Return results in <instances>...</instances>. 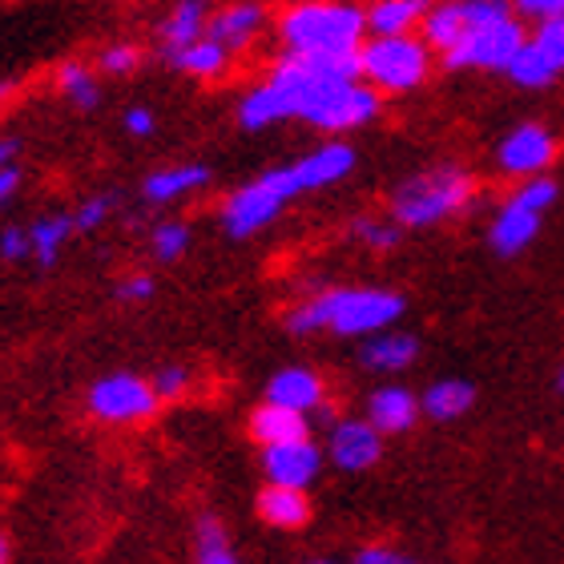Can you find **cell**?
I'll list each match as a JSON object with an SVG mask.
<instances>
[{
  "label": "cell",
  "mask_w": 564,
  "mask_h": 564,
  "mask_svg": "<svg viewBox=\"0 0 564 564\" xmlns=\"http://www.w3.org/2000/svg\"><path fill=\"white\" fill-rule=\"evenodd\" d=\"M113 294L121 303H145V299H153V274H130L113 286Z\"/></svg>",
  "instance_id": "38"
},
{
  "label": "cell",
  "mask_w": 564,
  "mask_h": 564,
  "mask_svg": "<svg viewBox=\"0 0 564 564\" xmlns=\"http://www.w3.org/2000/svg\"><path fill=\"white\" fill-rule=\"evenodd\" d=\"M77 235V226H73V214H41L36 223H29V242H33V262L41 271L48 267H57L61 250L65 242Z\"/></svg>",
  "instance_id": "24"
},
{
  "label": "cell",
  "mask_w": 564,
  "mask_h": 564,
  "mask_svg": "<svg viewBox=\"0 0 564 564\" xmlns=\"http://www.w3.org/2000/svg\"><path fill=\"white\" fill-rule=\"evenodd\" d=\"M323 468L318 447L311 444V435L303 440H286V444L262 447V471L271 484H291V488H306Z\"/></svg>",
  "instance_id": "11"
},
{
  "label": "cell",
  "mask_w": 564,
  "mask_h": 564,
  "mask_svg": "<svg viewBox=\"0 0 564 564\" xmlns=\"http://www.w3.org/2000/svg\"><path fill=\"white\" fill-rule=\"evenodd\" d=\"M294 170V182L303 189H323V186H335L339 177H347L355 170V150L351 145H343V141H327V145H318L315 153H306L299 162H291Z\"/></svg>",
  "instance_id": "12"
},
{
  "label": "cell",
  "mask_w": 564,
  "mask_h": 564,
  "mask_svg": "<svg viewBox=\"0 0 564 564\" xmlns=\"http://www.w3.org/2000/svg\"><path fill=\"white\" fill-rule=\"evenodd\" d=\"M282 118H294V101L286 97L279 82H267L259 89H250L242 97V106H238V121H242V130H267L274 121Z\"/></svg>",
  "instance_id": "21"
},
{
  "label": "cell",
  "mask_w": 564,
  "mask_h": 564,
  "mask_svg": "<svg viewBox=\"0 0 564 564\" xmlns=\"http://www.w3.org/2000/svg\"><path fill=\"white\" fill-rule=\"evenodd\" d=\"M194 556L202 564H235V544L226 536V529L214 517H202L198 529H194Z\"/></svg>",
  "instance_id": "29"
},
{
  "label": "cell",
  "mask_w": 564,
  "mask_h": 564,
  "mask_svg": "<svg viewBox=\"0 0 564 564\" xmlns=\"http://www.w3.org/2000/svg\"><path fill=\"white\" fill-rule=\"evenodd\" d=\"M311 435V423H306V412H294V408H282V403H262L250 415V440L262 447L271 444H286V440H303Z\"/></svg>",
  "instance_id": "16"
},
{
  "label": "cell",
  "mask_w": 564,
  "mask_h": 564,
  "mask_svg": "<svg viewBox=\"0 0 564 564\" xmlns=\"http://www.w3.org/2000/svg\"><path fill=\"white\" fill-rule=\"evenodd\" d=\"M367 420L383 435H400L420 420V400L408 388H379L367 403Z\"/></svg>",
  "instance_id": "18"
},
{
  "label": "cell",
  "mask_w": 564,
  "mask_h": 564,
  "mask_svg": "<svg viewBox=\"0 0 564 564\" xmlns=\"http://www.w3.org/2000/svg\"><path fill=\"white\" fill-rule=\"evenodd\" d=\"M121 126H126L130 138H150V133L158 130V118H153L150 106H130L126 109V118H121Z\"/></svg>",
  "instance_id": "39"
},
{
  "label": "cell",
  "mask_w": 564,
  "mask_h": 564,
  "mask_svg": "<svg viewBox=\"0 0 564 564\" xmlns=\"http://www.w3.org/2000/svg\"><path fill=\"white\" fill-rule=\"evenodd\" d=\"M415 355H420V339H415V335H403V330H376V335L364 343L359 359H364V367H371V371H400V367L412 364Z\"/></svg>",
  "instance_id": "22"
},
{
  "label": "cell",
  "mask_w": 564,
  "mask_h": 564,
  "mask_svg": "<svg viewBox=\"0 0 564 564\" xmlns=\"http://www.w3.org/2000/svg\"><path fill=\"white\" fill-rule=\"evenodd\" d=\"M532 45L541 48L544 57H549V65L561 73L564 69V17H544L536 36H532Z\"/></svg>",
  "instance_id": "33"
},
{
  "label": "cell",
  "mask_w": 564,
  "mask_h": 564,
  "mask_svg": "<svg viewBox=\"0 0 564 564\" xmlns=\"http://www.w3.org/2000/svg\"><path fill=\"white\" fill-rule=\"evenodd\" d=\"M141 61H145V53H141L133 41H113V45L101 48V57H97V69L109 73V77H130V73H138Z\"/></svg>",
  "instance_id": "31"
},
{
  "label": "cell",
  "mask_w": 564,
  "mask_h": 564,
  "mask_svg": "<svg viewBox=\"0 0 564 564\" xmlns=\"http://www.w3.org/2000/svg\"><path fill=\"white\" fill-rule=\"evenodd\" d=\"M512 9L544 21V17H564V0H512Z\"/></svg>",
  "instance_id": "41"
},
{
  "label": "cell",
  "mask_w": 564,
  "mask_h": 564,
  "mask_svg": "<svg viewBox=\"0 0 564 564\" xmlns=\"http://www.w3.org/2000/svg\"><path fill=\"white\" fill-rule=\"evenodd\" d=\"M206 186H210V170L206 165H165V170H153L141 182V198L150 202V206H170V202L186 198V194Z\"/></svg>",
  "instance_id": "14"
},
{
  "label": "cell",
  "mask_w": 564,
  "mask_h": 564,
  "mask_svg": "<svg viewBox=\"0 0 564 564\" xmlns=\"http://www.w3.org/2000/svg\"><path fill=\"white\" fill-rule=\"evenodd\" d=\"M267 400L294 412H315V403H323V379L306 367H286L267 383Z\"/></svg>",
  "instance_id": "19"
},
{
  "label": "cell",
  "mask_w": 564,
  "mask_h": 564,
  "mask_svg": "<svg viewBox=\"0 0 564 564\" xmlns=\"http://www.w3.org/2000/svg\"><path fill=\"white\" fill-rule=\"evenodd\" d=\"M85 408L101 423H145L158 415L162 395L153 391L150 379L133 376V371H113L89 383L85 391Z\"/></svg>",
  "instance_id": "7"
},
{
  "label": "cell",
  "mask_w": 564,
  "mask_h": 564,
  "mask_svg": "<svg viewBox=\"0 0 564 564\" xmlns=\"http://www.w3.org/2000/svg\"><path fill=\"white\" fill-rule=\"evenodd\" d=\"M109 214H113V194H94L73 210V226H77V235H94L109 223Z\"/></svg>",
  "instance_id": "32"
},
{
  "label": "cell",
  "mask_w": 564,
  "mask_h": 564,
  "mask_svg": "<svg viewBox=\"0 0 564 564\" xmlns=\"http://www.w3.org/2000/svg\"><path fill=\"white\" fill-rule=\"evenodd\" d=\"M9 553H12V541H9V532L0 529V564L9 561Z\"/></svg>",
  "instance_id": "44"
},
{
  "label": "cell",
  "mask_w": 564,
  "mask_h": 564,
  "mask_svg": "<svg viewBox=\"0 0 564 564\" xmlns=\"http://www.w3.org/2000/svg\"><path fill=\"white\" fill-rule=\"evenodd\" d=\"M556 194H561V186H556L553 177H544V174H532L524 186L512 194V198L520 202V206H529V210H536V214H544L549 206L556 202Z\"/></svg>",
  "instance_id": "34"
},
{
  "label": "cell",
  "mask_w": 564,
  "mask_h": 564,
  "mask_svg": "<svg viewBox=\"0 0 564 564\" xmlns=\"http://www.w3.org/2000/svg\"><path fill=\"white\" fill-rule=\"evenodd\" d=\"M17 153H21V141L12 138V133H0V165L17 162Z\"/></svg>",
  "instance_id": "43"
},
{
  "label": "cell",
  "mask_w": 564,
  "mask_h": 564,
  "mask_svg": "<svg viewBox=\"0 0 564 564\" xmlns=\"http://www.w3.org/2000/svg\"><path fill=\"white\" fill-rule=\"evenodd\" d=\"M12 89H17V85H12V82H0V106H4V101H9V97H12Z\"/></svg>",
  "instance_id": "45"
},
{
  "label": "cell",
  "mask_w": 564,
  "mask_h": 564,
  "mask_svg": "<svg viewBox=\"0 0 564 564\" xmlns=\"http://www.w3.org/2000/svg\"><path fill=\"white\" fill-rule=\"evenodd\" d=\"M303 186L294 182L291 165H279V170H267L262 177H254L250 186L235 189L230 198L223 202V230L230 238H250L259 235L262 226H271L282 214V206L291 198H299Z\"/></svg>",
  "instance_id": "5"
},
{
  "label": "cell",
  "mask_w": 564,
  "mask_h": 564,
  "mask_svg": "<svg viewBox=\"0 0 564 564\" xmlns=\"http://www.w3.org/2000/svg\"><path fill=\"white\" fill-rule=\"evenodd\" d=\"M206 0H177L174 9L165 12V21L158 24V45H162V57L165 53H174V48L189 45V41H198L206 36Z\"/></svg>",
  "instance_id": "20"
},
{
  "label": "cell",
  "mask_w": 564,
  "mask_h": 564,
  "mask_svg": "<svg viewBox=\"0 0 564 564\" xmlns=\"http://www.w3.org/2000/svg\"><path fill=\"white\" fill-rule=\"evenodd\" d=\"M524 24L512 17V12H500V17H484V21H471L464 33L444 48V65L447 69H505L508 57L524 45Z\"/></svg>",
  "instance_id": "6"
},
{
  "label": "cell",
  "mask_w": 564,
  "mask_h": 564,
  "mask_svg": "<svg viewBox=\"0 0 564 564\" xmlns=\"http://www.w3.org/2000/svg\"><path fill=\"white\" fill-rule=\"evenodd\" d=\"M403 318V299L395 291H376V286H343V291H323L318 299H306L286 315V327L294 335L311 330H335V335H376V330L395 327Z\"/></svg>",
  "instance_id": "1"
},
{
  "label": "cell",
  "mask_w": 564,
  "mask_h": 564,
  "mask_svg": "<svg viewBox=\"0 0 564 564\" xmlns=\"http://www.w3.org/2000/svg\"><path fill=\"white\" fill-rule=\"evenodd\" d=\"M367 12L343 0H306L282 12V48H311V53H351L364 45Z\"/></svg>",
  "instance_id": "2"
},
{
  "label": "cell",
  "mask_w": 564,
  "mask_h": 564,
  "mask_svg": "<svg viewBox=\"0 0 564 564\" xmlns=\"http://www.w3.org/2000/svg\"><path fill=\"white\" fill-rule=\"evenodd\" d=\"M57 89H61V97H65L73 109H82V113L101 106V82H97V73L89 69L85 61H65V65H61Z\"/></svg>",
  "instance_id": "27"
},
{
  "label": "cell",
  "mask_w": 564,
  "mask_h": 564,
  "mask_svg": "<svg viewBox=\"0 0 564 564\" xmlns=\"http://www.w3.org/2000/svg\"><path fill=\"white\" fill-rule=\"evenodd\" d=\"M24 186V170L17 162L0 165V210H9L12 202H17V194H21Z\"/></svg>",
  "instance_id": "40"
},
{
  "label": "cell",
  "mask_w": 564,
  "mask_h": 564,
  "mask_svg": "<svg viewBox=\"0 0 564 564\" xmlns=\"http://www.w3.org/2000/svg\"><path fill=\"white\" fill-rule=\"evenodd\" d=\"M536 235H541V214L529 210V206H520L517 198H508L505 206H500V214L492 218L488 242H492L496 254L512 259V254H520Z\"/></svg>",
  "instance_id": "13"
},
{
  "label": "cell",
  "mask_w": 564,
  "mask_h": 564,
  "mask_svg": "<svg viewBox=\"0 0 564 564\" xmlns=\"http://www.w3.org/2000/svg\"><path fill=\"white\" fill-rule=\"evenodd\" d=\"M355 561H359V564H403L408 556H400L395 549H364Z\"/></svg>",
  "instance_id": "42"
},
{
  "label": "cell",
  "mask_w": 564,
  "mask_h": 564,
  "mask_svg": "<svg viewBox=\"0 0 564 564\" xmlns=\"http://www.w3.org/2000/svg\"><path fill=\"white\" fill-rule=\"evenodd\" d=\"M505 73L520 85V89H544V85H553V77H556V69L549 65V57H544L532 41H524V45L508 57Z\"/></svg>",
  "instance_id": "28"
},
{
  "label": "cell",
  "mask_w": 564,
  "mask_h": 564,
  "mask_svg": "<svg viewBox=\"0 0 564 564\" xmlns=\"http://www.w3.org/2000/svg\"><path fill=\"white\" fill-rule=\"evenodd\" d=\"M471 194H476L471 174H464L456 165H444V170H427V174L403 182L391 198V214L400 226L420 230V226H435L459 214L471 202Z\"/></svg>",
  "instance_id": "3"
},
{
  "label": "cell",
  "mask_w": 564,
  "mask_h": 564,
  "mask_svg": "<svg viewBox=\"0 0 564 564\" xmlns=\"http://www.w3.org/2000/svg\"><path fill=\"white\" fill-rule=\"evenodd\" d=\"M556 391H564V367L556 371Z\"/></svg>",
  "instance_id": "46"
},
{
  "label": "cell",
  "mask_w": 564,
  "mask_h": 564,
  "mask_svg": "<svg viewBox=\"0 0 564 564\" xmlns=\"http://www.w3.org/2000/svg\"><path fill=\"white\" fill-rule=\"evenodd\" d=\"M427 9H432V0H376V4L367 9V33H376V36L412 33Z\"/></svg>",
  "instance_id": "25"
},
{
  "label": "cell",
  "mask_w": 564,
  "mask_h": 564,
  "mask_svg": "<svg viewBox=\"0 0 564 564\" xmlns=\"http://www.w3.org/2000/svg\"><path fill=\"white\" fill-rule=\"evenodd\" d=\"M165 61H170L177 73H186V77L210 82V77H223L226 73L230 48H223L218 41H210V36H198V41H189V45L174 48V53H165Z\"/></svg>",
  "instance_id": "23"
},
{
  "label": "cell",
  "mask_w": 564,
  "mask_h": 564,
  "mask_svg": "<svg viewBox=\"0 0 564 564\" xmlns=\"http://www.w3.org/2000/svg\"><path fill=\"white\" fill-rule=\"evenodd\" d=\"M189 226L186 223H158L150 230V250L158 262H177L189 250Z\"/></svg>",
  "instance_id": "30"
},
{
  "label": "cell",
  "mask_w": 564,
  "mask_h": 564,
  "mask_svg": "<svg viewBox=\"0 0 564 564\" xmlns=\"http://www.w3.org/2000/svg\"><path fill=\"white\" fill-rule=\"evenodd\" d=\"M427 73H432V48L412 33L376 36L359 45V77L383 94H408L427 82Z\"/></svg>",
  "instance_id": "4"
},
{
  "label": "cell",
  "mask_w": 564,
  "mask_h": 564,
  "mask_svg": "<svg viewBox=\"0 0 564 564\" xmlns=\"http://www.w3.org/2000/svg\"><path fill=\"white\" fill-rule=\"evenodd\" d=\"M355 238H364L371 250H395L403 242V226H388V223H376V218H359L355 223Z\"/></svg>",
  "instance_id": "35"
},
{
  "label": "cell",
  "mask_w": 564,
  "mask_h": 564,
  "mask_svg": "<svg viewBox=\"0 0 564 564\" xmlns=\"http://www.w3.org/2000/svg\"><path fill=\"white\" fill-rule=\"evenodd\" d=\"M262 29V9L259 4H230V9L206 17V36L218 41L223 48H247L254 33Z\"/></svg>",
  "instance_id": "17"
},
{
  "label": "cell",
  "mask_w": 564,
  "mask_h": 564,
  "mask_svg": "<svg viewBox=\"0 0 564 564\" xmlns=\"http://www.w3.org/2000/svg\"><path fill=\"white\" fill-rule=\"evenodd\" d=\"M259 517L271 524V529H303L311 520V500H306V488H291V484H267L259 492Z\"/></svg>",
  "instance_id": "15"
},
{
  "label": "cell",
  "mask_w": 564,
  "mask_h": 564,
  "mask_svg": "<svg viewBox=\"0 0 564 564\" xmlns=\"http://www.w3.org/2000/svg\"><path fill=\"white\" fill-rule=\"evenodd\" d=\"M376 113H379V89H376V85H367L364 77H351V82L330 85L327 94L306 109L303 121H311L315 130L347 133V130H359V126H367Z\"/></svg>",
  "instance_id": "8"
},
{
  "label": "cell",
  "mask_w": 564,
  "mask_h": 564,
  "mask_svg": "<svg viewBox=\"0 0 564 564\" xmlns=\"http://www.w3.org/2000/svg\"><path fill=\"white\" fill-rule=\"evenodd\" d=\"M553 158H556V141L544 126H520V130L508 133V138L500 141V150H496L500 170L517 177L544 174V170L553 165Z\"/></svg>",
  "instance_id": "9"
},
{
  "label": "cell",
  "mask_w": 564,
  "mask_h": 564,
  "mask_svg": "<svg viewBox=\"0 0 564 564\" xmlns=\"http://www.w3.org/2000/svg\"><path fill=\"white\" fill-rule=\"evenodd\" d=\"M150 383H153V391L162 395V403L182 400V395L189 391V371H186V367H177V364H165L162 371L150 379Z\"/></svg>",
  "instance_id": "37"
},
{
  "label": "cell",
  "mask_w": 564,
  "mask_h": 564,
  "mask_svg": "<svg viewBox=\"0 0 564 564\" xmlns=\"http://www.w3.org/2000/svg\"><path fill=\"white\" fill-rule=\"evenodd\" d=\"M383 456V432L371 420H335L330 423V459L343 471H367Z\"/></svg>",
  "instance_id": "10"
},
{
  "label": "cell",
  "mask_w": 564,
  "mask_h": 564,
  "mask_svg": "<svg viewBox=\"0 0 564 564\" xmlns=\"http://www.w3.org/2000/svg\"><path fill=\"white\" fill-rule=\"evenodd\" d=\"M33 259V242H29V226L9 223L0 226V262H29Z\"/></svg>",
  "instance_id": "36"
},
{
  "label": "cell",
  "mask_w": 564,
  "mask_h": 564,
  "mask_svg": "<svg viewBox=\"0 0 564 564\" xmlns=\"http://www.w3.org/2000/svg\"><path fill=\"white\" fill-rule=\"evenodd\" d=\"M476 403V388L468 379H440L420 395V412H427L432 420H459Z\"/></svg>",
  "instance_id": "26"
}]
</instances>
